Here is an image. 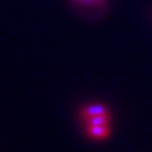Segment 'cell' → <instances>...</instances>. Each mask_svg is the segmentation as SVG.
<instances>
[{
  "instance_id": "obj_4",
  "label": "cell",
  "mask_w": 152,
  "mask_h": 152,
  "mask_svg": "<svg viewBox=\"0 0 152 152\" xmlns=\"http://www.w3.org/2000/svg\"><path fill=\"white\" fill-rule=\"evenodd\" d=\"M80 1H85V2H93L95 0H80Z\"/></svg>"
},
{
  "instance_id": "obj_2",
  "label": "cell",
  "mask_w": 152,
  "mask_h": 152,
  "mask_svg": "<svg viewBox=\"0 0 152 152\" xmlns=\"http://www.w3.org/2000/svg\"><path fill=\"white\" fill-rule=\"evenodd\" d=\"M108 113V109L104 107V104H90L87 107L83 108V114L85 118L90 116H94V115H99V114H106Z\"/></svg>"
},
{
  "instance_id": "obj_3",
  "label": "cell",
  "mask_w": 152,
  "mask_h": 152,
  "mask_svg": "<svg viewBox=\"0 0 152 152\" xmlns=\"http://www.w3.org/2000/svg\"><path fill=\"white\" fill-rule=\"evenodd\" d=\"M110 121L109 114H99V115H94L86 118L88 126H108Z\"/></svg>"
},
{
  "instance_id": "obj_1",
  "label": "cell",
  "mask_w": 152,
  "mask_h": 152,
  "mask_svg": "<svg viewBox=\"0 0 152 152\" xmlns=\"http://www.w3.org/2000/svg\"><path fill=\"white\" fill-rule=\"evenodd\" d=\"M87 132L91 137L98 138H106L110 134V129L108 126H88Z\"/></svg>"
}]
</instances>
